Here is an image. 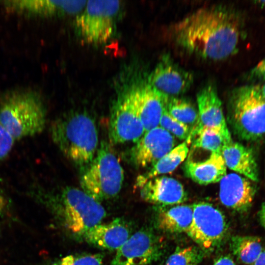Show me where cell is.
<instances>
[{
  "label": "cell",
  "instance_id": "9c48e42d",
  "mask_svg": "<svg viewBox=\"0 0 265 265\" xmlns=\"http://www.w3.org/2000/svg\"><path fill=\"white\" fill-rule=\"evenodd\" d=\"M141 120L135 89L124 92L112 106L108 136L113 144L136 143L145 133Z\"/></svg>",
  "mask_w": 265,
  "mask_h": 265
},
{
  "label": "cell",
  "instance_id": "83f0119b",
  "mask_svg": "<svg viewBox=\"0 0 265 265\" xmlns=\"http://www.w3.org/2000/svg\"><path fill=\"white\" fill-rule=\"evenodd\" d=\"M104 256L102 254L68 255L52 265H102Z\"/></svg>",
  "mask_w": 265,
  "mask_h": 265
},
{
  "label": "cell",
  "instance_id": "52a82bcc",
  "mask_svg": "<svg viewBox=\"0 0 265 265\" xmlns=\"http://www.w3.org/2000/svg\"><path fill=\"white\" fill-rule=\"evenodd\" d=\"M121 6L119 0H88L76 17V27L82 41L101 45L112 37Z\"/></svg>",
  "mask_w": 265,
  "mask_h": 265
},
{
  "label": "cell",
  "instance_id": "ffe728a7",
  "mask_svg": "<svg viewBox=\"0 0 265 265\" xmlns=\"http://www.w3.org/2000/svg\"><path fill=\"white\" fill-rule=\"evenodd\" d=\"M221 155L227 167L254 182L259 181L258 164L252 149L232 141L224 145Z\"/></svg>",
  "mask_w": 265,
  "mask_h": 265
},
{
  "label": "cell",
  "instance_id": "ba28073f",
  "mask_svg": "<svg viewBox=\"0 0 265 265\" xmlns=\"http://www.w3.org/2000/svg\"><path fill=\"white\" fill-rule=\"evenodd\" d=\"M192 206V223L186 234L207 254L225 241L228 231L227 219L211 203L199 202Z\"/></svg>",
  "mask_w": 265,
  "mask_h": 265
},
{
  "label": "cell",
  "instance_id": "7402d4cb",
  "mask_svg": "<svg viewBox=\"0 0 265 265\" xmlns=\"http://www.w3.org/2000/svg\"><path fill=\"white\" fill-rule=\"evenodd\" d=\"M192 147L212 153L221 154L224 145L233 141L231 134L217 129L207 127L193 128L187 138Z\"/></svg>",
  "mask_w": 265,
  "mask_h": 265
},
{
  "label": "cell",
  "instance_id": "44dd1931",
  "mask_svg": "<svg viewBox=\"0 0 265 265\" xmlns=\"http://www.w3.org/2000/svg\"><path fill=\"white\" fill-rule=\"evenodd\" d=\"M186 175L195 183L207 185L219 182L227 174L221 154L212 153L203 161L188 159L184 166Z\"/></svg>",
  "mask_w": 265,
  "mask_h": 265
},
{
  "label": "cell",
  "instance_id": "cb8c5ba5",
  "mask_svg": "<svg viewBox=\"0 0 265 265\" xmlns=\"http://www.w3.org/2000/svg\"><path fill=\"white\" fill-rule=\"evenodd\" d=\"M230 248L238 262L243 265H252L264 247L257 237L235 236L230 239Z\"/></svg>",
  "mask_w": 265,
  "mask_h": 265
},
{
  "label": "cell",
  "instance_id": "9a60e30c",
  "mask_svg": "<svg viewBox=\"0 0 265 265\" xmlns=\"http://www.w3.org/2000/svg\"><path fill=\"white\" fill-rule=\"evenodd\" d=\"M130 225L122 218L106 224H99L82 237L89 244L102 249L118 250L132 235Z\"/></svg>",
  "mask_w": 265,
  "mask_h": 265
},
{
  "label": "cell",
  "instance_id": "5b68a950",
  "mask_svg": "<svg viewBox=\"0 0 265 265\" xmlns=\"http://www.w3.org/2000/svg\"><path fill=\"white\" fill-rule=\"evenodd\" d=\"M46 121L43 103L33 93L14 92L0 102V123L15 140L41 132Z\"/></svg>",
  "mask_w": 265,
  "mask_h": 265
},
{
  "label": "cell",
  "instance_id": "1f68e13d",
  "mask_svg": "<svg viewBox=\"0 0 265 265\" xmlns=\"http://www.w3.org/2000/svg\"><path fill=\"white\" fill-rule=\"evenodd\" d=\"M258 216L261 224L265 229V200L259 212Z\"/></svg>",
  "mask_w": 265,
  "mask_h": 265
},
{
  "label": "cell",
  "instance_id": "5bb4252c",
  "mask_svg": "<svg viewBox=\"0 0 265 265\" xmlns=\"http://www.w3.org/2000/svg\"><path fill=\"white\" fill-rule=\"evenodd\" d=\"M192 75L169 59L159 62L149 76L148 83L161 93L175 97L187 91Z\"/></svg>",
  "mask_w": 265,
  "mask_h": 265
},
{
  "label": "cell",
  "instance_id": "603a6c76",
  "mask_svg": "<svg viewBox=\"0 0 265 265\" xmlns=\"http://www.w3.org/2000/svg\"><path fill=\"white\" fill-rule=\"evenodd\" d=\"M189 143V141L186 139L174 147L150 167L147 172L138 176L137 180H145L173 172L186 158Z\"/></svg>",
  "mask_w": 265,
  "mask_h": 265
},
{
  "label": "cell",
  "instance_id": "2e32d148",
  "mask_svg": "<svg viewBox=\"0 0 265 265\" xmlns=\"http://www.w3.org/2000/svg\"><path fill=\"white\" fill-rule=\"evenodd\" d=\"M197 104L198 120L193 128H213L231 134L224 115L222 102L214 88L209 85L200 90L197 95Z\"/></svg>",
  "mask_w": 265,
  "mask_h": 265
},
{
  "label": "cell",
  "instance_id": "7a4b0ae2",
  "mask_svg": "<svg viewBox=\"0 0 265 265\" xmlns=\"http://www.w3.org/2000/svg\"><path fill=\"white\" fill-rule=\"evenodd\" d=\"M50 133L63 155L82 169L93 159L99 146L96 122L86 112H76L55 120Z\"/></svg>",
  "mask_w": 265,
  "mask_h": 265
},
{
  "label": "cell",
  "instance_id": "8992f818",
  "mask_svg": "<svg viewBox=\"0 0 265 265\" xmlns=\"http://www.w3.org/2000/svg\"><path fill=\"white\" fill-rule=\"evenodd\" d=\"M50 201L61 212L64 223L73 234L82 236L101 224L106 211L100 202L81 189L67 186L50 196Z\"/></svg>",
  "mask_w": 265,
  "mask_h": 265
},
{
  "label": "cell",
  "instance_id": "d6a6232c",
  "mask_svg": "<svg viewBox=\"0 0 265 265\" xmlns=\"http://www.w3.org/2000/svg\"><path fill=\"white\" fill-rule=\"evenodd\" d=\"M7 205V201L0 189V213L4 212Z\"/></svg>",
  "mask_w": 265,
  "mask_h": 265
},
{
  "label": "cell",
  "instance_id": "e575fe53",
  "mask_svg": "<svg viewBox=\"0 0 265 265\" xmlns=\"http://www.w3.org/2000/svg\"><path fill=\"white\" fill-rule=\"evenodd\" d=\"M259 89V90L263 97L265 100V81H264V83L261 84H257Z\"/></svg>",
  "mask_w": 265,
  "mask_h": 265
},
{
  "label": "cell",
  "instance_id": "8fae6325",
  "mask_svg": "<svg viewBox=\"0 0 265 265\" xmlns=\"http://www.w3.org/2000/svg\"><path fill=\"white\" fill-rule=\"evenodd\" d=\"M172 134L160 127L145 132L130 152L131 162L137 167H151L174 147Z\"/></svg>",
  "mask_w": 265,
  "mask_h": 265
},
{
  "label": "cell",
  "instance_id": "d590c367",
  "mask_svg": "<svg viewBox=\"0 0 265 265\" xmlns=\"http://www.w3.org/2000/svg\"><path fill=\"white\" fill-rule=\"evenodd\" d=\"M256 5L260 6L261 7H264L265 6V0H257L255 1Z\"/></svg>",
  "mask_w": 265,
  "mask_h": 265
},
{
  "label": "cell",
  "instance_id": "484cf974",
  "mask_svg": "<svg viewBox=\"0 0 265 265\" xmlns=\"http://www.w3.org/2000/svg\"><path fill=\"white\" fill-rule=\"evenodd\" d=\"M206 255L198 246L178 247L159 265H198Z\"/></svg>",
  "mask_w": 265,
  "mask_h": 265
},
{
  "label": "cell",
  "instance_id": "e0dca14e",
  "mask_svg": "<svg viewBox=\"0 0 265 265\" xmlns=\"http://www.w3.org/2000/svg\"><path fill=\"white\" fill-rule=\"evenodd\" d=\"M153 216L155 227L168 234L188 232L192 220V205L156 206Z\"/></svg>",
  "mask_w": 265,
  "mask_h": 265
},
{
  "label": "cell",
  "instance_id": "ac0fdd59",
  "mask_svg": "<svg viewBox=\"0 0 265 265\" xmlns=\"http://www.w3.org/2000/svg\"><path fill=\"white\" fill-rule=\"evenodd\" d=\"M135 89L138 111L145 132L159 126L166 95L148 83Z\"/></svg>",
  "mask_w": 265,
  "mask_h": 265
},
{
  "label": "cell",
  "instance_id": "277c9868",
  "mask_svg": "<svg viewBox=\"0 0 265 265\" xmlns=\"http://www.w3.org/2000/svg\"><path fill=\"white\" fill-rule=\"evenodd\" d=\"M81 189L100 202L115 197L124 180V171L110 144L101 141L92 161L82 169Z\"/></svg>",
  "mask_w": 265,
  "mask_h": 265
},
{
  "label": "cell",
  "instance_id": "30bf717a",
  "mask_svg": "<svg viewBox=\"0 0 265 265\" xmlns=\"http://www.w3.org/2000/svg\"><path fill=\"white\" fill-rule=\"evenodd\" d=\"M110 265H147L159 261L165 252V244L152 230L142 228L118 250Z\"/></svg>",
  "mask_w": 265,
  "mask_h": 265
},
{
  "label": "cell",
  "instance_id": "4fadbf2b",
  "mask_svg": "<svg viewBox=\"0 0 265 265\" xmlns=\"http://www.w3.org/2000/svg\"><path fill=\"white\" fill-rule=\"evenodd\" d=\"M254 182L237 173L227 174L220 181L219 197L226 208L244 212L251 207L256 193Z\"/></svg>",
  "mask_w": 265,
  "mask_h": 265
},
{
  "label": "cell",
  "instance_id": "f546056e",
  "mask_svg": "<svg viewBox=\"0 0 265 265\" xmlns=\"http://www.w3.org/2000/svg\"><path fill=\"white\" fill-rule=\"evenodd\" d=\"M247 80L254 82L265 81V57L252 68L246 75Z\"/></svg>",
  "mask_w": 265,
  "mask_h": 265
},
{
  "label": "cell",
  "instance_id": "d6986e66",
  "mask_svg": "<svg viewBox=\"0 0 265 265\" xmlns=\"http://www.w3.org/2000/svg\"><path fill=\"white\" fill-rule=\"evenodd\" d=\"M87 0H15L11 1V7L19 11L43 16L78 14Z\"/></svg>",
  "mask_w": 265,
  "mask_h": 265
},
{
  "label": "cell",
  "instance_id": "4316f807",
  "mask_svg": "<svg viewBox=\"0 0 265 265\" xmlns=\"http://www.w3.org/2000/svg\"><path fill=\"white\" fill-rule=\"evenodd\" d=\"M159 127L181 140H186L191 129L187 125L173 118L164 107L160 119Z\"/></svg>",
  "mask_w": 265,
  "mask_h": 265
},
{
  "label": "cell",
  "instance_id": "6da1fadb",
  "mask_svg": "<svg viewBox=\"0 0 265 265\" xmlns=\"http://www.w3.org/2000/svg\"><path fill=\"white\" fill-rule=\"evenodd\" d=\"M242 28V21L235 11L209 7L184 17L172 31L177 43L186 50L203 58L221 60L237 52Z\"/></svg>",
  "mask_w": 265,
  "mask_h": 265
},
{
  "label": "cell",
  "instance_id": "d4e9b609",
  "mask_svg": "<svg viewBox=\"0 0 265 265\" xmlns=\"http://www.w3.org/2000/svg\"><path fill=\"white\" fill-rule=\"evenodd\" d=\"M165 107L170 115L187 125L191 131L196 125L198 120V110L188 101L166 95Z\"/></svg>",
  "mask_w": 265,
  "mask_h": 265
},
{
  "label": "cell",
  "instance_id": "3957f363",
  "mask_svg": "<svg viewBox=\"0 0 265 265\" xmlns=\"http://www.w3.org/2000/svg\"><path fill=\"white\" fill-rule=\"evenodd\" d=\"M228 120L240 139L259 140L265 136V100L257 84L234 89L229 101Z\"/></svg>",
  "mask_w": 265,
  "mask_h": 265
},
{
  "label": "cell",
  "instance_id": "836d02e7",
  "mask_svg": "<svg viewBox=\"0 0 265 265\" xmlns=\"http://www.w3.org/2000/svg\"><path fill=\"white\" fill-rule=\"evenodd\" d=\"M252 265H265V247Z\"/></svg>",
  "mask_w": 265,
  "mask_h": 265
},
{
  "label": "cell",
  "instance_id": "7c38bea8",
  "mask_svg": "<svg viewBox=\"0 0 265 265\" xmlns=\"http://www.w3.org/2000/svg\"><path fill=\"white\" fill-rule=\"evenodd\" d=\"M141 197L156 206L181 204L187 199L183 185L178 180L165 176H159L145 180H136Z\"/></svg>",
  "mask_w": 265,
  "mask_h": 265
},
{
  "label": "cell",
  "instance_id": "f1b7e54d",
  "mask_svg": "<svg viewBox=\"0 0 265 265\" xmlns=\"http://www.w3.org/2000/svg\"><path fill=\"white\" fill-rule=\"evenodd\" d=\"M15 140L0 123V160L6 158L10 152Z\"/></svg>",
  "mask_w": 265,
  "mask_h": 265
},
{
  "label": "cell",
  "instance_id": "4dcf8cb0",
  "mask_svg": "<svg viewBox=\"0 0 265 265\" xmlns=\"http://www.w3.org/2000/svg\"><path fill=\"white\" fill-rule=\"evenodd\" d=\"M213 265H236L233 258L229 255H222L217 258Z\"/></svg>",
  "mask_w": 265,
  "mask_h": 265
}]
</instances>
